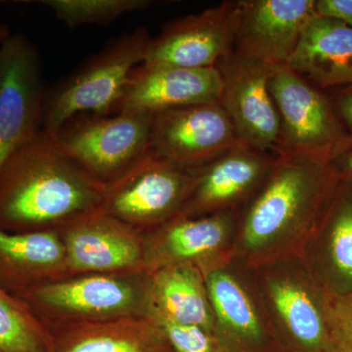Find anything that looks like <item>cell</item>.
I'll list each match as a JSON object with an SVG mask.
<instances>
[{"label":"cell","mask_w":352,"mask_h":352,"mask_svg":"<svg viewBox=\"0 0 352 352\" xmlns=\"http://www.w3.org/2000/svg\"><path fill=\"white\" fill-rule=\"evenodd\" d=\"M104 191L41 131L0 168V230L60 229L98 210Z\"/></svg>","instance_id":"obj_1"},{"label":"cell","mask_w":352,"mask_h":352,"mask_svg":"<svg viewBox=\"0 0 352 352\" xmlns=\"http://www.w3.org/2000/svg\"><path fill=\"white\" fill-rule=\"evenodd\" d=\"M270 175L245 212V249L258 252L315 227L325 217L340 176L330 160L277 153Z\"/></svg>","instance_id":"obj_2"},{"label":"cell","mask_w":352,"mask_h":352,"mask_svg":"<svg viewBox=\"0 0 352 352\" xmlns=\"http://www.w3.org/2000/svg\"><path fill=\"white\" fill-rule=\"evenodd\" d=\"M48 329L148 317L151 275L146 271L76 275L15 294Z\"/></svg>","instance_id":"obj_3"},{"label":"cell","mask_w":352,"mask_h":352,"mask_svg":"<svg viewBox=\"0 0 352 352\" xmlns=\"http://www.w3.org/2000/svg\"><path fill=\"white\" fill-rule=\"evenodd\" d=\"M152 36L138 27L106 44L46 94L43 131L53 136L78 113L115 115L129 76L143 63Z\"/></svg>","instance_id":"obj_4"},{"label":"cell","mask_w":352,"mask_h":352,"mask_svg":"<svg viewBox=\"0 0 352 352\" xmlns=\"http://www.w3.org/2000/svg\"><path fill=\"white\" fill-rule=\"evenodd\" d=\"M152 113H78L58 129L53 142L101 184L119 179L151 150Z\"/></svg>","instance_id":"obj_5"},{"label":"cell","mask_w":352,"mask_h":352,"mask_svg":"<svg viewBox=\"0 0 352 352\" xmlns=\"http://www.w3.org/2000/svg\"><path fill=\"white\" fill-rule=\"evenodd\" d=\"M197 170L170 163L150 150L129 173L106 185L98 210L148 232L179 215L195 184Z\"/></svg>","instance_id":"obj_6"},{"label":"cell","mask_w":352,"mask_h":352,"mask_svg":"<svg viewBox=\"0 0 352 352\" xmlns=\"http://www.w3.org/2000/svg\"><path fill=\"white\" fill-rule=\"evenodd\" d=\"M270 92L280 118L277 153L330 160L349 135L318 87L287 66L271 69Z\"/></svg>","instance_id":"obj_7"},{"label":"cell","mask_w":352,"mask_h":352,"mask_svg":"<svg viewBox=\"0 0 352 352\" xmlns=\"http://www.w3.org/2000/svg\"><path fill=\"white\" fill-rule=\"evenodd\" d=\"M46 94L38 50L11 34L0 43V168L43 131Z\"/></svg>","instance_id":"obj_8"},{"label":"cell","mask_w":352,"mask_h":352,"mask_svg":"<svg viewBox=\"0 0 352 352\" xmlns=\"http://www.w3.org/2000/svg\"><path fill=\"white\" fill-rule=\"evenodd\" d=\"M240 11L241 0H227L170 21L151 38L142 64L187 69L217 66L234 50Z\"/></svg>","instance_id":"obj_9"},{"label":"cell","mask_w":352,"mask_h":352,"mask_svg":"<svg viewBox=\"0 0 352 352\" xmlns=\"http://www.w3.org/2000/svg\"><path fill=\"white\" fill-rule=\"evenodd\" d=\"M215 67L222 78L219 105L241 142L256 151L275 155L280 118L268 87L273 67L234 50Z\"/></svg>","instance_id":"obj_10"},{"label":"cell","mask_w":352,"mask_h":352,"mask_svg":"<svg viewBox=\"0 0 352 352\" xmlns=\"http://www.w3.org/2000/svg\"><path fill=\"white\" fill-rule=\"evenodd\" d=\"M241 143L219 103H201L153 115L151 152L198 170Z\"/></svg>","instance_id":"obj_11"},{"label":"cell","mask_w":352,"mask_h":352,"mask_svg":"<svg viewBox=\"0 0 352 352\" xmlns=\"http://www.w3.org/2000/svg\"><path fill=\"white\" fill-rule=\"evenodd\" d=\"M69 276L144 270V235L97 210L58 229ZM68 276V277H69Z\"/></svg>","instance_id":"obj_12"},{"label":"cell","mask_w":352,"mask_h":352,"mask_svg":"<svg viewBox=\"0 0 352 352\" xmlns=\"http://www.w3.org/2000/svg\"><path fill=\"white\" fill-rule=\"evenodd\" d=\"M316 16V0H241L234 51L268 66H286Z\"/></svg>","instance_id":"obj_13"},{"label":"cell","mask_w":352,"mask_h":352,"mask_svg":"<svg viewBox=\"0 0 352 352\" xmlns=\"http://www.w3.org/2000/svg\"><path fill=\"white\" fill-rule=\"evenodd\" d=\"M222 78L217 67L205 69L147 66L133 69L115 113H154L201 103H219Z\"/></svg>","instance_id":"obj_14"},{"label":"cell","mask_w":352,"mask_h":352,"mask_svg":"<svg viewBox=\"0 0 352 352\" xmlns=\"http://www.w3.org/2000/svg\"><path fill=\"white\" fill-rule=\"evenodd\" d=\"M275 157L242 142L231 148L198 168L195 184L177 217H201L244 199L261 188Z\"/></svg>","instance_id":"obj_15"},{"label":"cell","mask_w":352,"mask_h":352,"mask_svg":"<svg viewBox=\"0 0 352 352\" xmlns=\"http://www.w3.org/2000/svg\"><path fill=\"white\" fill-rule=\"evenodd\" d=\"M286 66L316 87L352 89L351 25L316 16L305 28Z\"/></svg>","instance_id":"obj_16"},{"label":"cell","mask_w":352,"mask_h":352,"mask_svg":"<svg viewBox=\"0 0 352 352\" xmlns=\"http://www.w3.org/2000/svg\"><path fill=\"white\" fill-rule=\"evenodd\" d=\"M66 251L58 229L0 230V284L12 293L68 277Z\"/></svg>","instance_id":"obj_17"},{"label":"cell","mask_w":352,"mask_h":352,"mask_svg":"<svg viewBox=\"0 0 352 352\" xmlns=\"http://www.w3.org/2000/svg\"><path fill=\"white\" fill-rule=\"evenodd\" d=\"M228 214L176 217L144 235L146 272L173 265L198 263L219 250L230 228Z\"/></svg>","instance_id":"obj_18"},{"label":"cell","mask_w":352,"mask_h":352,"mask_svg":"<svg viewBox=\"0 0 352 352\" xmlns=\"http://www.w3.org/2000/svg\"><path fill=\"white\" fill-rule=\"evenodd\" d=\"M51 352H173L149 317H129L50 329Z\"/></svg>","instance_id":"obj_19"},{"label":"cell","mask_w":352,"mask_h":352,"mask_svg":"<svg viewBox=\"0 0 352 352\" xmlns=\"http://www.w3.org/2000/svg\"><path fill=\"white\" fill-rule=\"evenodd\" d=\"M150 275V310L176 323L198 326L212 333L214 316L205 276L197 264H173Z\"/></svg>","instance_id":"obj_20"},{"label":"cell","mask_w":352,"mask_h":352,"mask_svg":"<svg viewBox=\"0 0 352 352\" xmlns=\"http://www.w3.org/2000/svg\"><path fill=\"white\" fill-rule=\"evenodd\" d=\"M271 302L296 342L307 352H326L332 346L326 308L311 289L289 279L270 284Z\"/></svg>","instance_id":"obj_21"},{"label":"cell","mask_w":352,"mask_h":352,"mask_svg":"<svg viewBox=\"0 0 352 352\" xmlns=\"http://www.w3.org/2000/svg\"><path fill=\"white\" fill-rule=\"evenodd\" d=\"M323 224V258L326 283L332 296L352 293V186L340 183Z\"/></svg>","instance_id":"obj_22"},{"label":"cell","mask_w":352,"mask_h":352,"mask_svg":"<svg viewBox=\"0 0 352 352\" xmlns=\"http://www.w3.org/2000/svg\"><path fill=\"white\" fill-rule=\"evenodd\" d=\"M205 282L212 314L220 326L237 339L258 342L263 338L261 320L239 282L219 270L208 272Z\"/></svg>","instance_id":"obj_23"},{"label":"cell","mask_w":352,"mask_h":352,"mask_svg":"<svg viewBox=\"0 0 352 352\" xmlns=\"http://www.w3.org/2000/svg\"><path fill=\"white\" fill-rule=\"evenodd\" d=\"M52 333L0 284V352H51Z\"/></svg>","instance_id":"obj_24"},{"label":"cell","mask_w":352,"mask_h":352,"mask_svg":"<svg viewBox=\"0 0 352 352\" xmlns=\"http://www.w3.org/2000/svg\"><path fill=\"white\" fill-rule=\"evenodd\" d=\"M69 28L83 25H107L126 14L153 6L150 0H43L39 2Z\"/></svg>","instance_id":"obj_25"},{"label":"cell","mask_w":352,"mask_h":352,"mask_svg":"<svg viewBox=\"0 0 352 352\" xmlns=\"http://www.w3.org/2000/svg\"><path fill=\"white\" fill-rule=\"evenodd\" d=\"M148 317L161 329L175 352H219L212 333L205 329L176 323L152 310Z\"/></svg>","instance_id":"obj_26"},{"label":"cell","mask_w":352,"mask_h":352,"mask_svg":"<svg viewBox=\"0 0 352 352\" xmlns=\"http://www.w3.org/2000/svg\"><path fill=\"white\" fill-rule=\"evenodd\" d=\"M326 315L333 346L340 352H352V293L333 296Z\"/></svg>","instance_id":"obj_27"},{"label":"cell","mask_w":352,"mask_h":352,"mask_svg":"<svg viewBox=\"0 0 352 352\" xmlns=\"http://www.w3.org/2000/svg\"><path fill=\"white\" fill-rule=\"evenodd\" d=\"M318 16L335 18L352 27V0H316Z\"/></svg>","instance_id":"obj_28"},{"label":"cell","mask_w":352,"mask_h":352,"mask_svg":"<svg viewBox=\"0 0 352 352\" xmlns=\"http://www.w3.org/2000/svg\"><path fill=\"white\" fill-rule=\"evenodd\" d=\"M330 163L340 177L346 175L352 182V134L347 136L339 149L335 152L331 157Z\"/></svg>","instance_id":"obj_29"},{"label":"cell","mask_w":352,"mask_h":352,"mask_svg":"<svg viewBox=\"0 0 352 352\" xmlns=\"http://www.w3.org/2000/svg\"><path fill=\"white\" fill-rule=\"evenodd\" d=\"M333 109L342 124H346L352 134V89H346L336 97Z\"/></svg>","instance_id":"obj_30"},{"label":"cell","mask_w":352,"mask_h":352,"mask_svg":"<svg viewBox=\"0 0 352 352\" xmlns=\"http://www.w3.org/2000/svg\"><path fill=\"white\" fill-rule=\"evenodd\" d=\"M11 36L10 30L6 25H0V43Z\"/></svg>","instance_id":"obj_31"},{"label":"cell","mask_w":352,"mask_h":352,"mask_svg":"<svg viewBox=\"0 0 352 352\" xmlns=\"http://www.w3.org/2000/svg\"><path fill=\"white\" fill-rule=\"evenodd\" d=\"M326 352H340V351H339V349H336V347L333 346V344H332V346L329 347V349H327V351H326Z\"/></svg>","instance_id":"obj_32"}]
</instances>
